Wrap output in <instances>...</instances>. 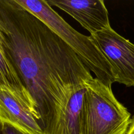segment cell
Wrapping results in <instances>:
<instances>
[{"label": "cell", "mask_w": 134, "mask_h": 134, "mask_svg": "<svg viewBox=\"0 0 134 134\" xmlns=\"http://www.w3.org/2000/svg\"><path fill=\"white\" fill-rule=\"evenodd\" d=\"M7 57L34 99L44 134H56L73 94L93 78L60 37L16 0H0Z\"/></svg>", "instance_id": "1"}, {"label": "cell", "mask_w": 134, "mask_h": 134, "mask_svg": "<svg viewBox=\"0 0 134 134\" xmlns=\"http://www.w3.org/2000/svg\"><path fill=\"white\" fill-rule=\"evenodd\" d=\"M24 9L43 21L79 56L96 78L111 87L115 82L109 62L89 37L82 35L65 22L46 1L16 0Z\"/></svg>", "instance_id": "2"}, {"label": "cell", "mask_w": 134, "mask_h": 134, "mask_svg": "<svg viewBox=\"0 0 134 134\" xmlns=\"http://www.w3.org/2000/svg\"><path fill=\"white\" fill-rule=\"evenodd\" d=\"M82 134H126L131 114L119 102L111 87L96 78L85 81Z\"/></svg>", "instance_id": "3"}, {"label": "cell", "mask_w": 134, "mask_h": 134, "mask_svg": "<svg viewBox=\"0 0 134 134\" xmlns=\"http://www.w3.org/2000/svg\"><path fill=\"white\" fill-rule=\"evenodd\" d=\"M109 62L115 82L134 87V44L111 27L89 36Z\"/></svg>", "instance_id": "4"}, {"label": "cell", "mask_w": 134, "mask_h": 134, "mask_svg": "<svg viewBox=\"0 0 134 134\" xmlns=\"http://www.w3.org/2000/svg\"><path fill=\"white\" fill-rule=\"evenodd\" d=\"M51 7L62 9L92 34L111 27L109 13L102 0H47Z\"/></svg>", "instance_id": "5"}, {"label": "cell", "mask_w": 134, "mask_h": 134, "mask_svg": "<svg viewBox=\"0 0 134 134\" xmlns=\"http://www.w3.org/2000/svg\"><path fill=\"white\" fill-rule=\"evenodd\" d=\"M0 122L27 134H44L28 107L9 90H0Z\"/></svg>", "instance_id": "6"}, {"label": "cell", "mask_w": 134, "mask_h": 134, "mask_svg": "<svg viewBox=\"0 0 134 134\" xmlns=\"http://www.w3.org/2000/svg\"><path fill=\"white\" fill-rule=\"evenodd\" d=\"M86 87L76 92L68 103L56 134H82V116Z\"/></svg>", "instance_id": "7"}, {"label": "cell", "mask_w": 134, "mask_h": 134, "mask_svg": "<svg viewBox=\"0 0 134 134\" xmlns=\"http://www.w3.org/2000/svg\"><path fill=\"white\" fill-rule=\"evenodd\" d=\"M1 124V134H27L7 123Z\"/></svg>", "instance_id": "8"}, {"label": "cell", "mask_w": 134, "mask_h": 134, "mask_svg": "<svg viewBox=\"0 0 134 134\" xmlns=\"http://www.w3.org/2000/svg\"><path fill=\"white\" fill-rule=\"evenodd\" d=\"M126 134H134V115L133 118L132 119V122L130 125L129 128H128V131H127Z\"/></svg>", "instance_id": "9"}, {"label": "cell", "mask_w": 134, "mask_h": 134, "mask_svg": "<svg viewBox=\"0 0 134 134\" xmlns=\"http://www.w3.org/2000/svg\"><path fill=\"white\" fill-rule=\"evenodd\" d=\"M1 127H2V124H1V122H0V134H1Z\"/></svg>", "instance_id": "10"}]
</instances>
